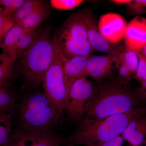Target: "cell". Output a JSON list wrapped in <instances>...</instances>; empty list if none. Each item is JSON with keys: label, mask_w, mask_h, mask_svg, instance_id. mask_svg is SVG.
<instances>
[{"label": "cell", "mask_w": 146, "mask_h": 146, "mask_svg": "<svg viewBox=\"0 0 146 146\" xmlns=\"http://www.w3.org/2000/svg\"><path fill=\"white\" fill-rule=\"evenodd\" d=\"M145 114L146 109L137 108L102 119L86 117L64 142L75 146H102L121 135L132 120Z\"/></svg>", "instance_id": "6da1fadb"}, {"label": "cell", "mask_w": 146, "mask_h": 146, "mask_svg": "<svg viewBox=\"0 0 146 146\" xmlns=\"http://www.w3.org/2000/svg\"><path fill=\"white\" fill-rule=\"evenodd\" d=\"M139 99L138 92L129 91L121 84H108L93 93L85 106L86 117L102 119L129 112L138 108Z\"/></svg>", "instance_id": "7a4b0ae2"}, {"label": "cell", "mask_w": 146, "mask_h": 146, "mask_svg": "<svg viewBox=\"0 0 146 146\" xmlns=\"http://www.w3.org/2000/svg\"><path fill=\"white\" fill-rule=\"evenodd\" d=\"M54 52L51 29L48 27L39 31L21 56L23 74L28 81L36 86L42 83L44 76L52 62Z\"/></svg>", "instance_id": "3957f363"}, {"label": "cell", "mask_w": 146, "mask_h": 146, "mask_svg": "<svg viewBox=\"0 0 146 146\" xmlns=\"http://www.w3.org/2000/svg\"><path fill=\"white\" fill-rule=\"evenodd\" d=\"M54 40L66 59L91 55L94 50L88 40L83 9L73 13L66 19Z\"/></svg>", "instance_id": "277c9868"}, {"label": "cell", "mask_w": 146, "mask_h": 146, "mask_svg": "<svg viewBox=\"0 0 146 146\" xmlns=\"http://www.w3.org/2000/svg\"><path fill=\"white\" fill-rule=\"evenodd\" d=\"M18 120L21 128L28 131H52L56 123L52 108L44 94H32L20 104Z\"/></svg>", "instance_id": "5b68a950"}, {"label": "cell", "mask_w": 146, "mask_h": 146, "mask_svg": "<svg viewBox=\"0 0 146 146\" xmlns=\"http://www.w3.org/2000/svg\"><path fill=\"white\" fill-rule=\"evenodd\" d=\"M54 52L51 64L42 80L44 94L48 98L55 116L56 123L62 117L67 103L64 68L66 58L53 39Z\"/></svg>", "instance_id": "8992f818"}, {"label": "cell", "mask_w": 146, "mask_h": 146, "mask_svg": "<svg viewBox=\"0 0 146 146\" xmlns=\"http://www.w3.org/2000/svg\"><path fill=\"white\" fill-rule=\"evenodd\" d=\"M94 86L86 77L82 76L72 84L68 94L65 109L69 119L79 121L85 113V106L94 93Z\"/></svg>", "instance_id": "52a82bcc"}, {"label": "cell", "mask_w": 146, "mask_h": 146, "mask_svg": "<svg viewBox=\"0 0 146 146\" xmlns=\"http://www.w3.org/2000/svg\"><path fill=\"white\" fill-rule=\"evenodd\" d=\"M39 30L26 31L16 25L9 32L1 47L2 54L15 63L31 44Z\"/></svg>", "instance_id": "ba28073f"}, {"label": "cell", "mask_w": 146, "mask_h": 146, "mask_svg": "<svg viewBox=\"0 0 146 146\" xmlns=\"http://www.w3.org/2000/svg\"><path fill=\"white\" fill-rule=\"evenodd\" d=\"M65 143L52 131H28L19 127L13 133L6 146H60Z\"/></svg>", "instance_id": "9c48e42d"}, {"label": "cell", "mask_w": 146, "mask_h": 146, "mask_svg": "<svg viewBox=\"0 0 146 146\" xmlns=\"http://www.w3.org/2000/svg\"><path fill=\"white\" fill-rule=\"evenodd\" d=\"M127 23L118 13L110 12L102 15L98 23L103 37L112 44H117L124 37Z\"/></svg>", "instance_id": "30bf717a"}, {"label": "cell", "mask_w": 146, "mask_h": 146, "mask_svg": "<svg viewBox=\"0 0 146 146\" xmlns=\"http://www.w3.org/2000/svg\"><path fill=\"white\" fill-rule=\"evenodd\" d=\"M83 11L88 40L93 49L108 54L118 53L123 46L112 44L107 42L100 33L98 23L92 11L87 9H84Z\"/></svg>", "instance_id": "8fae6325"}, {"label": "cell", "mask_w": 146, "mask_h": 146, "mask_svg": "<svg viewBox=\"0 0 146 146\" xmlns=\"http://www.w3.org/2000/svg\"><path fill=\"white\" fill-rule=\"evenodd\" d=\"M118 54L106 56L91 55L83 76L100 79L108 75L112 69L117 68Z\"/></svg>", "instance_id": "7c38bea8"}, {"label": "cell", "mask_w": 146, "mask_h": 146, "mask_svg": "<svg viewBox=\"0 0 146 146\" xmlns=\"http://www.w3.org/2000/svg\"><path fill=\"white\" fill-rule=\"evenodd\" d=\"M125 46L136 51L146 45V18L135 16L127 24L124 37Z\"/></svg>", "instance_id": "4fadbf2b"}, {"label": "cell", "mask_w": 146, "mask_h": 146, "mask_svg": "<svg viewBox=\"0 0 146 146\" xmlns=\"http://www.w3.org/2000/svg\"><path fill=\"white\" fill-rule=\"evenodd\" d=\"M131 146H141L146 139V114L134 119L121 134Z\"/></svg>", "instance_id": "5bb4252c"}, {"label": "cell", "mask_w": 146, "mask_h": 146, "mask_svg": "<svg viewBox=\"0 0 146 146\" xmlns=\"http://www.w3.org/2000/svg\"><path fill=\"white\" fill-rule=\"evenodd\" d=\"M89 56L90 55L77 56L66 60L64 74L67 91V101L72 84L76 80L84 76Z\"/></svg>", "instance_id": "9a60e30c"}, {"label": "cell", "mask_w": 146, "mask_h": 146, "mask_svg": "<svg viewBox=\"0 0 146 146\" xmlns=\"http://www.w3.org/2000/svg\"><path fill=\"white\" fill-rule=\"evenodd\" d=\"M49 8L46 3L31 13L16 25L26 31L37 29L39 25L46 20L49 13Z\"/></svg>", "instance_id": "2e32d148"}, {"label": "cell", "mask_w": 146, "mask_h": 146, "mask_svg": "<svg viewBox=\"0 0 146 146\" xmlns=\"http://www.w3.org/2000/svg\"><path fill=\"white\" fill-rule=\"evenodd\" d=\"M12 112H0V146H6L12 135Z\"/></svg>", "instance_id": "e0dca14e"}, {"label": "cell", "mask_w": 146, "mask_h": 146, "mask_svg": "<svg viewBox=\"0 0 146 146\" xmlns=\"http://www.w3.org/2000/svg\"><path fill=\"white\" fill-rule=\"evenodd\" d=\"M125 64L132 74L136 73L138 68L139 58L136 52L123 47L118 54L117 63Z\"/></svg>", "instance_id": "ac0fdd59"}, {"label": "cell", "mask_w": 146, "mask_h": 146, "mask_svg": "<svg viewBox=\"0 0 146 146\" xmlns=\"http://www.w3.org/2000/svg\"><path fill=\"white\" fill-rule=\"evenodd\" d=\"M45 3H46L44 1L38 0L26 1L13 14V20L16 25Z\"/></svg>", "instance_id": "d6986e66"}, {"label": "cell", "mask_w": 146, "mask_h": 146, "mask_svg": "<svg viewBox=\"0 0 146 146\" xmlns=\"http://www.w3.org/2000/svg\"><path fill=\"white\" fill-rule=\"evenodd\" d=\"M13 64L9 58L3 54H0V85L10 77Z\"/></svg>", "instance_id": "ffe728a7"}, {"label": "cell", "mask_w": 146, "mask_h": 146, "mask_svg": "<svg viewBox=\"0 0 146 146\" xmlns=\"http://www.w3.org/2000/svg\"><path fill=\"white\" fill-rule=\"evenodd\" d=\"M127 13L130 16H135L145 14L146 0H131L127 6Z\"/></svg>", "instance_id": "44dd1931"}, {"label": "cell", "mask_w": 146, "mask_h": 146, "mask_svg": "<svg viewBox=\"0 0 146 146\" xmlns=\"http://www.w3.org/2000/svg\"><path fill=\"white\" fill-rule=\"evenodd\" d=\"M84 1L82 0H51L50 3L53 8L59 10H68L75 8Z\"/></svg>", "instance_id": "7402d4cb"}, {"label": "cell", "mask_w": 146, "mask_h": 146, "mask_svg": "<svg viewBox=\"0 0 146 146\" xmlns=\"http://www.w3.org/2000/svg\"><path fill=\"white\" fill-rule=\"evenodd\" d=\"M26 1L25 0H0V5L4 7V15H12Z\"/></svg>", "instance_id": "603a6c76"}, {"label": "cell", "mask_w": 146, "mask_h": 146, "mask_svg": "<svg viewBox=\"0 0 146 146\" xmlns=\"http://www.w3.org/2000/svg\"><path fill=\"white\" fill-rule=\"evenodd\" d=\"M138 55L139 63L136 70L135 77L137 80L142 82L146 80V58L135 51Z\"/></svg>", "instance_id": "cb8c5ba5"}, {"label": "cell", "mask_w": 146, "mask_h": 146, "mask_svg": "<svg viewBox=\"0 0 146 146\" xmlns=\"http://www.w3.org/2000/svg\"><path fill=\"white\" fill-rule=\"evenodd\" d=\"M117 68L119 69V74L120 79L123 82H127L128 80H130L132 74L125 64L118 63Z\"/></svg>", "instance_id": "d4e9b609"}, {"label": "cell", "mask_w": 146, "mask_h": 146, "mask_svg": "<svg viewBox=\"0 0 146 146\" xmlns=\"http://www.w3.org/2000/svg\"><path fill=\"white\" fill-rule=\"evenodd\" d=\"M123 140L122 136H118L102 146H122Z\"/></svg>", "instance_id": "484cf974"}, {"label": "cell", "mask_w": 146, "mask_h": 146, "mask_svg": "<svg viewBox=\"0 0 146 146\" xmlns=\"http://www.w3.org/2000/svg\"><path fill=\"white\" fill-rule=\"evenodd\" d=\"M4 18L5 16L3 13V11H0V47L2 43V40L4 39L3 35V27Z\"/></svg>", "instance_id": "4316f807"}, {"label": "cell", "mask_w": 146, "mask_h": 146, "mask_svg": "<svg viewBox=\"0 0 146 146\" xmlns=\"http://www.w3.org/2000/svg\"><path fill=\"white\" fill-rule=\"evenodd\" d=\"M131 1V0H113L110 2L116 5L128 6Z\"/></svg>", "instance_id": "83f0119b"}, {"label": "cell", "mask_w": 146, "mask_h": 146, "mask_svg": "<svg viewBox=\"0 0 146 146\" xmlns=\"http://www.w3.org/2000/svg\"><path fill=\"white\" fill-rule=\"evenodd\" d=\"M138 52H139L141 55L143 56L144 57L146 58V45L141 50L138 51Z\"/></svg>", "instance_id": "f1b7e54d"}, {"label": "cell", "mask_w": 146, "mask_h": 146, "mask_svg": "<svg viewBox=\"0 0 146 146\" xmlns=\"http://www.w3.org/2000/svg\"><path fill=\"white\" fill-rule=\"evenodd\" d=\"M60 146H76L75 145H70V144H68V145H61Z\"/></svg>", "instance_id": "f546056e"}, {"label": "cell", "mask_w": 146, "mask_h": 146, "mask_svg": "<svg viewBox=\"0 0 146 146\" xmlns=\"http://www.w3.org/2000/svg\"><path fill=\"white\" fill-rule=\"evenodd\" d=\"M141 146H146V139L145 140V142H144L143 144Z\"/></svg>", "instance_id": "4dcf8cb0"}, {"label": "cell", "mask_w": 146, "mask_h": 146, "mask_svg": "<svg viewBox=\"0 0 146 146\" xmlns=\"http://www.w3.org/2000/svg\"><path fill=\"white\" fill-rule=\"evenodd\" d=\"M3 10V8L1 7V6L0 5V11Z\"/></svg>", "instance_id": "1f68e13d"}]
</instances>
